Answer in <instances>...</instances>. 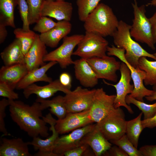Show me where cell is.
Returning a JSON list of instances; mask_svg holds the SVG:
<instances>
[{
    "mask_svg": "<svg viewBox=\"0 0 156 156\" xmlns=\"http://www.w3.org/2000/svg\"><path fill=\"white\" fill-rule=\"evenodd\" d=\"M142 123L144 129L153 128L156 127V113L151 118L142 120Z\"/></svg>",
    "mask_w": 156,
    "mask_h": 156,
    "instance_id": "cell-43",
    "label": "cell"
},
{
    "mask_svg": "<svg viewBox=\"0 0 156 156\" xmlns=\"http://www.w3.org/2000/svg\"><path fill=\"white\" fill-rule=\"evenodd\" d=\"M151 26L153 36L155 43H156V11L150 18H149Z\"/></svg>",
    "mask_w": 156,
    "mask_h": 156,
    "instance_id": "cell-44",
    "label": "cell"
},
{
    "mask_svg": "<svg viewBox=\"0 0 156 156\" xmlns=\"http://www.w3.org/2000/svg\"><path fill=\"white\" fill-rule=\"evenodd\" d=\"M28 72L25 64L3 66L0 69V82L5 83L14 90Z\"/></svg>",
    "mask_w": 156,
    "mask_h": 156,
    "instance_id": "cell-21",
    "label": "cell"
},
{
    "mask_svg": "<svg viewBox=\"0 0 156 156\" xmlns=\"http://www.w3.org/2000/svg\"><path fill=\"white\" fill-rule=\"evenodd\" d=\"M108 56H114L118 58L127 66L130 71L131 76L133 81L134 88L132 92L129 95L136 99L144 101L143 98L151 95L154 91L146 88L144 86V80L145 73L139 68H135L131 65L126 59L125 51L122 48H118L112 45L108 46L107 49Z\"/></svg>",
    "mask_w": 156,
    "mask_h": 156,
    "instance_id": "cell-5",
    "label": "cell"
},
{
    "mask_svg": "<svg viewBox=\"0 0 156 156\" xmlns=\"http://www.w3.org/2000/svg\"><path fill=\"white\" fill-rule=\"evenodd\" d=\"M13 32L16 38L21 42L22 51L25 55L32 46L37 34L31 30L26 31L20 28H15Z\"/></svg>",
    "mask_w": 156,
    "mask_h": 156,
    "instance_id": "cell-30",
    "label": "cell"
},
{
    "mask_svg": "<svg viewBox=\"0 0 156 156\" xmlns=\"http://www.w3.org/2000/svg\"><path fill=\"white\" fill-rule=\"evenodd\" d=\"M83 22L85 32L105 37L112 36L117 28L119 21L111 8L101 3L89 14Z\"/></svg>",
    "mask_w": 156,
    "mask_h": 156,
    "instance_id": "cell-2",
    "label": "cell"
},
{
    "mask_svg": "<svg viewBox=\"0 0 156 156\" xmlns=\"http://www.w3.org/2000/svg\"><path fill=\"white\" fill-rule=\"evenodd\" d=\"M45 0H26L29 8L28 20L30 25L36 23L41 16V10Z\"/></svg>",
    "mask_w": 156,
    "mask_h": 156,
    "instance_id": "cell-34",
    "label": "cell"
},
{
    "mask_svg": "<svg viewBox=\"0 0 156 156\" xmlns=\"http://www.w3.org/2000/svg\"><path fill=\"white\" fill-rule=\"evenodd\" d=\"M17 0H0V23L6 26L16 27L14 11Z\"/></svg>",
    "mask_w": 156,
    "mask_h": 156,
    "instance_id": "cell-27",
    "label": "cell"
},
{
    "mask_svg": "<svg viewBox=\"0 0 156 156\" xmlns=\"http://www.w3.org/2000/svg\"><path fill=\"white\" fill-rule=\"evenodd\" d=\"M138 67L145 73L144 83L146 86L156 85V60H148L145 57H141L138 61Z\"/></svg>",
    "mask_w": 156,
    "mask_h": 156,
    "instance_id": "cell-29",
    "label": "cell"
},
{
    "mask_svg": "<svg viewBox=\"0 0 156 156\" xmlns=\"http://www.w3.org/2000/svg\"><path fill=\"white\" fill-rule=\"evenodd\" d=\"M47 0L51 1H65V0Z\"/></svg>",
    "mask_w": 156,
    "mask_h": 156,
    "instance_id": "cell-48",
    "label": "cell"
},
{
    "mask_svg": "<svg viewBox=\"0 0 156 156\" xmlns=\"http://www.w3.org/2000/svg\"><path fill=\"white\" fill-rule=\"evenodd\" d=\"M69 21L62 20L57 22L56 25L47 32L40 34V40L46 45L52 48L56 47L62 39L67 36L72 29Z\"/></svg>",
    "mask_w": 156,
    "mask_h": 156,
    "instance_id": "cell-18",
    "label": "cell"
},
{
    "mask_svg": "<svg viewBox=\"0 0 156 156\" xmlns=\"http://www.w3.org/2000/svg\"><path fill=\"white\" fill-rule=\"evenodd\" d=\"M88 145L84 144L71 150L65 152L63 156H88L90 155Z\"/></svg>",
    "mask_w": 156,
    "mask_h": 156,
    "instance_id": "cell-39",
    "label": "cell"
},
{
    "mask_svg": "<svg viewBox=\"0 0 156 156\" xmlns=\"http://www.w3.org/2000/svg\"><path fill=\"white\" fill-rule=\"evenodd\" d=\"M134 18L131 25L130 33L132 37L138 41L146 44L153 50L155 43L153 36L151 25L146 15L145 6H138L136 0L132 3Z\"/></svg>",
    "mask_w": 156,
    "mask_h": 156,
    "instance_id": "cell-4",
    "label": "cell"
},
{
    "mask_svg": "<svg viewBox=\"0 0 156 156\" xmlns=\"http://www.w3.org/2000/svg\"><path fill=\"white\" fill-rule=\"evenodd\" d=\"M82 144L88 145L92 149L96 156H100L106 153L112 146L96 126L86 134L81 140Z\"/></svg>",
    "mask_w": 156,
    "mask_h": 156,
    "instance_id": "cell-22",
    "label": "cell"
},
{
    "mask_svg": "<svg viewBox=\"0 0 156 156\" xmlns=\"http://www.w3.org/2000/svg\"><path fill=\"white\" fill-rule=\"evenodd\" d=\"M47 53L46 45L40 39L39 35L37 34L31 47L25 55V63L28 71L45 64L43 59Z\"/></svg>",
    "mask_w": 156,
    "mask_h": 156,
    "instance_id": "cell-20",
    "label": "cell"
},
{
    "mask_svg": "<svg viewBox=\"0 0 156 156\" xmlns=\"http://www.w3.org/2000/svg\"><path fill=\"white\" fill-rule=\"evenodd\" d=\"M101 0H77V12L80 21L84 22L89 14L96 7Z\"/></svg>",
    "mask_w": 156,
    "mask_h": 156,
    "instance_id": "cell-32",
    "label": "cell"
},
{
    "mask_svg": "<svg viewBox=\"0 0 156 156\" xmlns=\"http://www.w3.org/2000/svg\"><path fill=\"white\" fill-rule=\"evenodd\" d=\"M96 89L89 90L78 86L64 96L68 113H76L90 109Z\"/></svg>",
    "mask_w": 156,
    "mask_h": 156,
    "instance_id": "cell-9",
    "label": "cell"
},
{
    "mask_svg": "<svg viewBox=\"0 0 156 156\" xmlns=\"http://www.w3.org/2000/svg\"><path fill=\"white\" fill-rule=\"evenodd\" d=\"M119 70L121 77L117 84L108 83L104 79L103 81L105 84L114 86L116 89V94L114 101L115 107L117 108L123 106L130 114H133L134 112L131 108L125 101L126 96L132 92L134 88V85L130 83L131 79L130 71L126 64L123 62L121 63Z\"/></svg>",
    "mask_w": 156,
    "mask_h": 156,
    "instance_id": "cell-11",
    "label": "cell"
},
{
    "mask_svg": "<svg viewBox=\"0 0 156 156\" xmlns=\"http://www.w3.org/2000/svg\"><path fill=\"white\" fill-rule=\"evenodd\" d=\"M96 124H91L76 129L70 133L59 137L56 140L53 152L57 156H63L66 152L82 144L83 137L92 130Z\"/></svg>",
    "mask_w": 156,
    "mask_h": 156,
    "instance_id": "cell-13",
    "label": "cell"
},
{
    "mask_svg": "<svg viewBox=\"0 0 156 156\" xmlns=\"http://www.w3.org/2000/svg\"><path fill=\"white\" fill-rule=\"evenodd\" d=\"M73 8L71 3L65 1L45 0L41 10L42 16L53 18L58 21H70Z\"/></svg>",
    "mask_w": 156,
    "mask_h": 156,
    "instance_id": "cell-16",
    "label": "cell"
},
{
    "mask_svg": "<svg viewBox=\"0 0 156 156\" xmlns=\"http://www.w3.org/2000/svg\"><path fill=\"white\" fill-rule=\"evenodd\" d=\"M108 44V41L104 37L93 33L85 32L73 55L86 60L104 57L107 55Z\"/></svg>",
    "mask_w": 156,
    "mask_h": 156,
    "instance_id": "cell-6",
    "label": "cell"
},
{
    "mask_svg": "<svg viewBox=\"0 0 156 156\" xmlns=\"http://www.w3.org/2000/svg\"><path fill=\"white\" fill-rule=\"evenodd\" d=\"M146 6H156V0H149Z\"/></svg>",
    "mask_w": 156,
    "mask_h": 156,
    "instance_id": "cell-47",
    "label": "cell"
},
{
    "mask_svg": "<svg viewBox=\"0 0 156 156\" xmlns=\"http://www.w3.org/2000/svg\"><path fill=\"white\" fill-rule=\"evenodd\" d=\"M51 19L47 16H42L33 28V30L40 33H46L54 27L57 25Z\"/></svg>",
    "mask_w": 156,
    "mask_h": 156,
    "instance_id": "cell-35",
    "label": "cell"
},
{
    "mask_svg": "<svg viewBox=\"0 0 156 156\" xmlns=\"http://www.w3.org/2000/svg\"><path fill=\"white\" fill-rule=\"evenodd\" d=\"M98 78L114 82H117L116 71L119 70L121 63L109 56L94 57L86 60Z\"/></svg>",
    "mask_w": 156,
    "mask_h": 156,
    "instance_id": "cell-12",
    "label": "cell"
},
{
    "mask_svg": "<svg viewBox=\"0 0 156 156\" xmlns=\"http://www.w3.org/2000/svg\"><path fill=\"white\" fill-rule=\"evenodd\" d=\"M59 80L63 86L71 89V78L69 73L66 72L62 73L59 76Z\"/></svg>",
    "mask_w": 156,
    "mask_h": 156,
    "instance_id": "cell-42",
    "label": "cell"
},
{
    "mask_svg": "<svg viewBox=\"0 0 156 156\" xmlns=\"http://www.w3.org/2000/svg\"><path fill=\"white\" fill-rule=\"evenodd\" d=\"M90 109L68 113L64 118L56 120L55 126L56 130L59 134H64L93 123Z\"/></svg>",
    "mask_w": 156,
    "mask_h": 156,
    "instance_id": "cell-15",
    "label": "cell"
},
{
    "mask_svg": "<svg viewBox=\"0 0 156 156\" xmlns=\"http://www.w3.org/2000/svg\"><path fill=\"white\" fill-rule=\"evenodd\" d=\"M111 143L117 145L129 156H143L139 150L137 149L129 140L126 134L117 140L110 141Z\"/></svg>",
    "mask_w": 156,
    "mask_h": 156,
    "instance_id": "cell-33",
    "label": "cell"
},
{
    "mask_svg": "<svg viewBox=\"0 0 156 156\" xmlns=\"http://www.w3.org/2000/svg\"><path fill=\"white\" fill-rule=\"evenodd\" d=\"M127 121L120 107L96 123V126L108 141L119 139L125 134Z\"/></svg>",
    "mask_w": 156,
    "mask_h": 156,
    "instance_id": "cell-7",
    "label": "cell"
},
{
    "mask_svg": "<svg viewBox=\"0 0 156 156\" xmlns=\"http://www.w3.org/2000/svg\"><path fill=\"white\" fill-rule=\"evenodd\" d=\"M55 61H50L40 67L28 71L18 83L16 88L18 90H23L28 86L38 81L50 83L53 80L46 74L51 67L57 64Z\"/></svg>",
    "mask_w": 156,
    "mask_h": 156,
    "instance_id": "cell-24",
    "label": "cell"
},
{
    "mask_svg": "<svg viewBox=\"0 0 156 156\" xmlns=\"http://www.w3.org/2000/svg\"><path fill=\"white\" fill-rule=\"evenodd\" d=\"M9 100L10 117L21 130L32 138L48 137L47 123L40 118L43 110L40 103L36 101L30 105L21 101Z\"/></svg>",
    "mask_w": 156,
    "mask_h": 156,
    "instance_id": "cell-1",
    "label": "cell"
},
{
    "mask_svg": "<svg viewBox=\"0 0 156 156\" xmlns=\"http://www.w3.org/2000/svg\"><path fill=\"white\" fill-rule=\"evenodd\" d=\"M9 100L5 98L0 101V131L3 133L1 136L10 135L6 128L4 121L6 116L5 110L6 107L9 106Z\"/></svg>",
    "mask_w": 156,
    "mask_h": 156,
    "instance_id": "cell-37",
    "label": "cell"
},
{
    "mask_svg": "<svg viewBox=\"0 0 156 156\" xmlns=\"http://www.w3.org/2000/svg\"><path fill=\"white\" fill-rule=\"evenodd\" d=\"M42 118L46 122L49 124V130L52 131V134L45 140L42 139L37 136L33 138L31 142H28L29 145H32L35 151H38L34 156H57L53 152L55 142L59 137V134L56 130L55 126L56 120L49 113Z\"/></svg>",
    "mask_w": 156,
    "mask_h": 156,
    "instance_id": "cell-14",
    "label": "cell"
},
{
    "mask_svg": "<svg viewBox=\"0 0 156 156\" xmlns=\"http://www.w3.org/2000/svg\"><path fill=\"white\" fill-rule=\"evenodd\" d=\"M131 25L122 20L119 21L117 28L112 36L116 47L125 51V57L127 62L135 68L138 67V61L142 57L156 60V57L144 49L133 39L130 33Z\"/></svg>",
    "mask_w": 156,
    "mask_h": 156,
    "instance_id": "cell-3",
    "label": "cell"
},
{
    "mask_svg": "<svg viewBox=\"0 0 156 156\" xmlns=\"http://www.w3.org/2000/svg\"><path fill=\"white\" fill-rule=\"evenodd\" d=\"M127 104L129 105L131 104L134 105L142 111L144 114V119L150 118L156 113V102L150 104L136 99L127 95L125 98Z\"/></svg>",
    "mask_w": 156,
    "mask_h": 156,
    "instance_id": "cell-31",
    "label": "cell"
},
{
    "mask_svg": "<svg viewBox=\"0 0 156 156\" xmlns=\"http://www.w3.org/2000/svg\"><path fill=\"white\" fill-rule=\"evenodd\" d=\"M36 101L40 103L43 110L50 107V113L55 116L58 120L64 118L68 113L64 96L58 95L50 100L38 98Z\"/></svg>",
    "mask_w": 156,
    "mask_h": 156,
    "instance_id": "cell-26",
    "label": "cell"
},
{
    "mask_svg": "<svg viewBox=\"0 0 156 156\" xmlns=\"http://www.w3.org/2000/svg\"><path fill=\"white\" fill-rule=\"evenodd\" d=\"M17 5L22 21L23 28L25 30H30L28 20L29 8L26 0H17Z\"/></svg>",
    "mask_w": 156,
    "mask_h": 156,
    "instance_id": "cell-36",
    "label": "cell"
},
{
    "mask_svg": "<svg viewBox=\"0 0 156 156\" xmlns=\"http://www.w3.org/2000/svg\"><path fill=\"white\" fill-rule=\"evenodd\" d=\"M153 54L155 57H156V52Z\"/></svg>",
    "mask_w": 156,
    "mask_h": 156,
    "instance_id": "cell-49",
    "label": "cell"
},
{
    "mask_svg": "<svg viewBox=\"0 0 156 156\" xmlns=\"http://www.w3.org/2000/svg\"><path fill=\"white\" fill-rule=\"evenodd\" d=\"M23 94L26 99H28L32 94H36L38 98L46 99L53 96L58 91H61L65 94L71 90L63 86L59 79L53 81L47 85L40 86L32 84L23 90Z\"/></svg>",
    "mask_w": 156,
    "mask_h": 156,
    "instance_id": "cell-17",
    "label": "cell"
},
{
    "mask_svg": "<svg viewBox=\"0 0 156 156\" xmlns=\"http://www.w3.org/2000/svg\"><path fill=\"white\" fill-rule=\"evenodd\" d=\"M116 95H108L102 88L96 89L90 111L93 122H99L116 111L114 101Z\"/></svg>",
    "mask_w": 156,
    "mask_h": 156,
    "instance_id": "cell-10",
    "label": "cell"
},
{
    "mask_svg": "<svg viewBox=\"0 0 156 156\" xmlns=\"http://www.w3.org/2000/svg\"><path fill=\"white\" fill-rule=\"evenodd\" d=\"M0 96L6 98L10 100H15L19 98L18 94L3 82H0Z\"/></svg>",
    "mask_w": 156,
    "mask_h": 156,
    "instance_id": "cell-38",
    "label": "cell"
},
{
    "mask_svg": "<svg viewBox=\"0 0 156 156\" xmlns=\"http://www.w3.org/2000/svg\"><path fill=\"white\" fill-rule=\"evenodd\" d=\"M3 24L0 23V43H2L5 40L8 34L6 27Z\"/></svg>",
    "mask_w": 156,
    "mask_h": 156,
    "instance_id": "cell-45",
    "label": "cell"
},
{
    "mask_svg": "<svg viewBox=\"0 0 156 156\" xmlns=\"http://www.w3.org/2000/svg\"><path fill=\"white\" fill-rule=\"evenodd\" d=\"M83 35L76 34L67 36L63 39L62 44L58 48L49 53L44 56L45 62L55 61L63 69L66 68L73 64L72 58L73 50L83 37Z\"/></svg>",
    "mask_w": 156,
    "mask_h": 156,
    "instance_id": "cell-8",
    "label": "cell"
},
{
    "mask_svg": "<svg viewBox=\"0 0 156 156\" xmlns=\"http://www.w3.org/2000/svg\"><path fill=\"white\" fill-rule=\"evenodd\" d=\"M142 114V112L134 119L127 121L125 134L137 148L140 135L144 129L141 120Z\"/></svg>",
    "mask_w": 156,
    "mask_h": 156,
    "instance_id": "cell-28",
    "label": "cell"
},
{
    "mask_svg": "<svg viewBox=\"0 0 156 156\" xmlns=\"http://www.w3.org/2000/svg\"><path fill=\"white\" fill-rule=\"evenodd\" d=\"M103 155L111 156H128V155L117 145L112 146Z\"/></svg>",
    "mask_w": 156,
    "mask_h": 156,
    "instance_id": "cell-41",
    "label": "cell"
},
{
    "mask_svg": "<svg viewBox=\"0 0 156 156\" xmlns=\"http://www.w3.org/2000/svg\"><path fill=\"white\" fill-rule=\"evenodd\" d=\"M0 55L5 66L25 63V55L21 42L16 38L1 53Z\"/></svg>",
    "mask_w": 156,
    "mask_h": 156,
    "instance_id": "cell-25",
    "label": "cell"
},
{
    "mask_svg": "<svg viewBox=\"0 0 156 156\" xmlns=\"http://www.w3.org/2000/svg\"><path fill=\"white\" fill-rule=\"evenodd\" d=\"M153 90L154 92L151 95L145 97L147 100L150 101L156 100V85L153 86Z\"/></svg>",
    "mask_w": 156,
    "mask_h": 156,
    "instance_id": "cell-46",
    "label": "cell"
},
{
    "mask_svg": "<svg viewBox=\"0 0 156 156\" xmlns=\"http://www.w3.org/2000/svg\"><path fill=\"white\" fill-rule=\"evenodd\" d=\"M29 142H24L20 138L11 139L1 138L0 146V156H30Z\"/></svg>",
    "mask_w": 156,
    "mask_h": 156,
    "instance_id": "cell-23",
    "label": "cell"
},
{
    "mask_svg": "<svg viewBox=\"0 0 156 156\" xmlns=\"http://www.w3.org/2000/svg\"><path fill=\"white\" fill-rule=\"evenodd\" d=\"M75 75L80 84L86 88H92L98 83L99 79L86 59L81 58L74 61Z\"/></svg>",
    "mask_w": 156,
    "mask_h": 156,
    "instance_id": "cell-19",
    "label": "cell"
},
{
    "mask_svg": "<svg viewBox=\"0 0 156 156\" xmlns=\"http://www.w3.org/2000/svg\"><path fill=\"white\" fill-rule=\"evenodd\" d=\"M143 156H156V145H146L139 149Z\"/></svg>",
    "mask_w": 156,
    "mask_h": 156,
    "instance_id": "cell-40",
    "label": "cell"
}]
</instances>
